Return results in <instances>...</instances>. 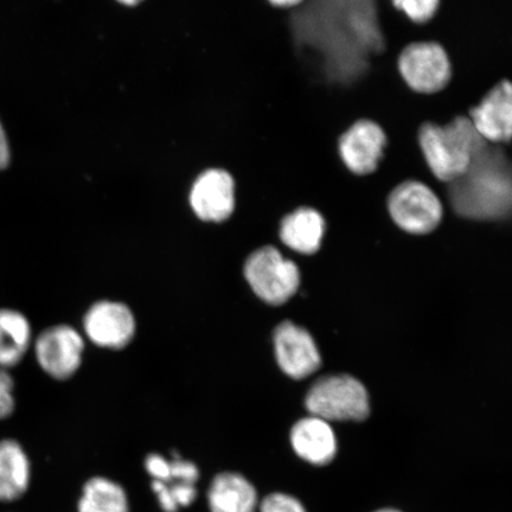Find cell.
<instances>
[{"mask_svg": "<svg viewBox=\"0 0 512 512\" xmlns=\"http://www.w3.org/2000/svg\"><path fill=\"white\" fill-rule=\"evenodd\" d=\"M136 330V318L130 307L114 300L96 302L83 318V331L100 348L124 349L132 342Z\"/></svg>", "mask_w": 512, "mask_h": 512, "instance_id": "8", "label": "cell"}, {"mask_svg": "<svg viewBox=\"0 0 512 512\" xmlns=\"http://www.w3.org/2000/svg\"><path fill=\"white\" fill-rule=\"evenodd\" d=\"M190 206L198 219L221 223L230 219L236 207L235 179L226 170L203 172L192 185Z\"/></svg>", "mask_w": 512, "mask_h": 512, "instance_id": "10", "label": "cell"}, {"mask_svg": "<svg viewBox=\"0 0 512 512\" xmlns=\"http://www.w3.org/2000/svg\"><path fill=\"white\" fill-rule=\"evenodd\" d=\"M245 277L256 296L271 305L285 304L300 284L297 265L286 260L273 246L262 247L249 255Z\"/></svg>", "mask_w": 512, "mask_h": 512, "instance_id": "5", "label": "cell"}, {"mask_svg": "<svg viewBox=\"0 0 512 512\" xmlns=\"http://www.w3.org/2000/svg\"><path fill=\"white\" fill-rule=\"evenodd\" d=\"M312 416L325 421H362L370 412L369 396L360 381L348 375L318 380L306 396Z\"/></svg>", "mask_w": 512, "mask_h": 512, "instance_id": "3", "label": "cell"}, {"mask_svg": "<svg viewBox=\"0 0 512 512\" xmlns=\"http://www.w3.org/2000/svg\"><path fill=\"white\" fill-rule=\"evenodd\" d=\"M399 72L406 85L418 94H437L451 80L452 69L446 51L435 42H416L401 51Z\"/></svg>", "mask_w": 512, "mask_h": 512, "instance_id": "6", "label": "cell"}, {"mask_svg": "<svg viewBox=\"0 0 512 512\" xmlns=\"http://www.w3.org/2000/svg\"><path fill=\"white\" fill-rule=\"evenodd\" d=\"M118 2L127 6H134L143 2V0H118Z\"/></svg>", "mask_w": 512, "mask_h": 512, "instance_id": "24", "label": "cell"}, {"mask_svg": "<svg viewBox=\"0 0 512 512\" xmlns=\"http://www.w3.org/2000/svg\"><path fill=\"white\" fill-rule=\"evenodd\" d=\"M467 117L486 142L512 145V82L491 88Z\"/></svg>", "mask_w": 512, "mask_h": 512, "instance_id": "12", "label": "cell"}, {"mask_svg": "<svg viewBox=\"0 0 512 512\" xmlns=\"http://www.w3.org/2000/svg\"><path fill=\"white\" fill-rule=\"evenodd\" d=\"M293 450L313 465H326L336 456L337 441L328 421L310 416L294 425L291 432Z\"/></svg>", "mask_w": 512, "mask_h": 512, "instance_id": "14", "label": "cell"}, {"mask_svg": "<svg viewBox=\"0 0 512 512\" xmlns=\"http://www.w3.org/2000/svg\"><path fill=\"white\" fill-rule=\"evenodd\" d=\"M78 512H130V501L123 485L95 476L82 486Z\"/></svg>", "mask_w": 512, "mask_h": 512, "instance_id": "18", "label": "cell"}, {"mask_svg": "<svg viewBox=\"0 0 512 512\" xmlns=\"http://www.w3.org/2000/svg\"><path fill=\"white\" fill-rule=\"evenodd\" d=\"M444 208L462 219L499 222L512 211V145L486 143L463 176L445 185Z\"/></svg>", "mask_w": 512, "mask_h": 512, "instance_id": "1", "label": "cell"}, {"mask_svg": "<svg viewBox=\"0 0 512 512\" xmlns=\"http://www.w3.org/2000/svg\"><path fill=\"white\" fill-rule=\"evenodd\" d=\"M387 146L386 133L370 120H358L338 139L345 168L355 176H368L379 168Z\"/></svg>", "mask_w": 512, "mask_h": 512, "instance_id": "9", "label": "cell"}, {"mask_svg": "<svg viewBox=\"0 0 512 512\" xmlns=\"http://www.w3.org/2000/svg\"><path fill=\"white\" fill-rule=\"evenodd\" d=\"M390 219L405 232H433L444 219L445 209L437 194L425 183L409 179L396 185L387 197Z\"/></svg>", "mask_w": 512, "mask_h": 512, "instance_id": "4", "label": "cell"}, {"mask_svg": "<svg viewBox=\"0 0 512 512\" xmlns=\"http://www.w3.org/2000/svg\"><path fill=\"white\" fill-rule=\"evenodd\" d=\"M260 512H306L298 499L285 494L268 495L259 504Z\"/></svg>", "mask_w": 512, "mask_h": 512, "instance_id": "20", "label": "cell"}, {"mask_svg": "<svg viewBox=\"0 0 512 512\" xmlns=\"http://www.w3.org/2000/svg\"><path fill=\"white\" fill-rule=\"evenodd\" d=\"M486 143L467 115H458L443 126L425 123L419 130L422 155L432 175L441 183L463 176Z\"/></svg>", "mask_w": 512, "mask_h": 512, "instance_id": "2", "label": "cell"}, {"mask_svg": "<svg viewBox=\"0 0 512 512\" xmlns=\"http://www.w3.org/2000/svg\"><path fill=\"white\" fill-rule=\"evenodd\" d=\"M326 229L325 217L311 207H299L287 213L280 222L279 235L287 247L302 254H313L322 245Z\"/></svg>", "mask_w": 512, "mask_h": 512, "instance_id": "15", "label": "cell"}, {"mask_svg": "<svg viewBox=\"0 0 512 512\" xmlns=\"http://www.w3.org/2000/svg\"><path fill=\"white\" fill-rule=\"evenodd\" d=\"M394 8L415 24H426L439 8V0H392Z\"/></svg>", "mask_w": 512, "mask_h": 512, "instance_id": "19", "label": "cell"}, {"mask_svg": "<svg viewBox=\"0 0 512 512\" xmlns=\"http://www.w3.org/2000/svg\"><path fill=\"white\" fill-rule=\"evenodd\" d=\"M274 8L292 9L297 8L304 0H267Z\"/></svg>", "mask_w": 512, "mask_h": 512, "instance_id": "23", "label": "cell"}, {"mask_svg": "<svg viewBox=\"0 0 512 512\" xmlns=\"http://www.w3.org/2000/svg\"><path fill=\"white\" fill-rule=\"evenodd\" d=\"M85 339L73 326H51L44 330L35 342L38 364L55 380H68L81 367Z\"/></svg>", "mask_w": 512, "mask_h": 512, "instance_id": "7", "label": "cell"}, {"mask_svg": "<svg viewBox=\"0 0 512 512\" xmlns=\"http://www.w3.org/2000/svg\"><path fill=\"white\" fill-rule=\"evenodd\" d=\"M31 342V326L23 313L0 310V368L8 370L23 360Z\"/></svg>", "mask_w": 512, "mask_h": 512, "instance_id": "17", "label": "cell"}, {"mask_svg": "<svg viewBox=\"0 0 512 512\" xmlns=\"http://www.w3.org/2000/svg\"><path fill=\"white\" fill-rule=\"evenodd\" d=\"M210 512H256L258 492L238 472H221L211 480L207 492Z\"/></svg>", "mask_w": 512, "mask_h": 512, "instance_id": "13", "label": "cell"}, {"mask_svg": "<svg viewBox=\"0 0 512 512\" xmlns=\"http://www.w3.org/2000/svg\"><path fill=\"white\" fill-rule=\"evenodd\" d=\"M376 512H400V511L393 510V509H384V510H380V511H376Z\"/></svg>", "mask_w": 512, "mask_h": 512, "instance_id": "25", "label": "cell"}, {"mask_svg": "<svg viewBox=\"0 0 512 512\" xmlns=\"http://www.w3.org/2000/svg\"><path fill=\"white\" fill-rule=\"evenodd\" d=\"M14 409V380L6 369L0 368V420L9 418Z\"/></svg>", "mask_w": 512, "mask_h": 512, "instance_id": "21", "label": "cell"}, {"mask_svg": "<svg viewBox=\"0 0 512 512\" xmlns=\"http://www.w3.org/2000/svg\"><path fill=\"white\" fill-rule=\"evenodd\" d=\"M31 465L27 452L16 440L0 441V501L15 502L27 494Z\"/></svg>", "mask_w": 512, "mask_h": 512, "instance_id": "16", "label": "cell"}, {"mask_svg": "<svg viewBox=\"0 0 512 512\" xmlns=\"http://www.w3.org/2000/svg\"><path fill=\"white\" fill-rule=\"evenodd\" d=\"M274 347L279 367L292 379H305L322 364L315 339L292 322L281 323L275 330Z\"/></svg>", "mask_w": 512, "mask_h": 512, "instance_id": "11", "label": "cell"}, {"mask_svg": "<svg viewBox=\"0 0 512 512\" xmlns=\"http://www.w3.org/2000/svg\"><path fill=\"white\" fill-rule=\"evenodd\" d=\"M10 150L8 140H6L5 132L0 125V169H4L9 164Z\"/></svg>", "mask_w": 512, "mask_h": 512, "instance_id": "22", "label": "cell"}]
</instances>
